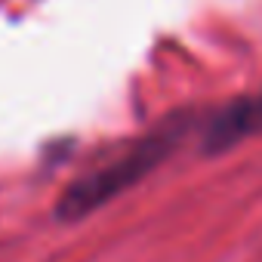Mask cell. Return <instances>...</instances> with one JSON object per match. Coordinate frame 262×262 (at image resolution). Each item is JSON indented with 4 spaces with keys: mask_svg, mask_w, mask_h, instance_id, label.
<instances>
[{
    "mask_svg": "<svg viewBox=\"0 0 262 262\" xmlns=\"http://www.w3.org/2000/svg\"><path fill=\"white\" fill-rule=\"evenodd\" d=\"M194 126L191 111L173 114L164 123H158L151 133L139 136L136 142H129L120 155L105 161L102 167L77 176L56 201V219L59 222H80L129 191L136 182H142L151 170H158L185 139V133Z\"/></svg>",
    "mask_w": 262,
    "mask_h": 262,
    "instance_id": "cell-1",
    "label": "cell"
},
{
    "mask_svg": "<svg viewBox=\"0 0 262 262\" xmlns=\"http://www.w3.org/2000/svg\"><path fill=\"white\" fill-rule=\"evenodd\" d=\"M256 133H262V90L213 111L201 123V148L204 155H222Z\"/></svg>",
    "mask_w": 262,
    "mask_h": 262,
    "instance_id": "cell-2",
    "label": "cell"
}]
</instances>
